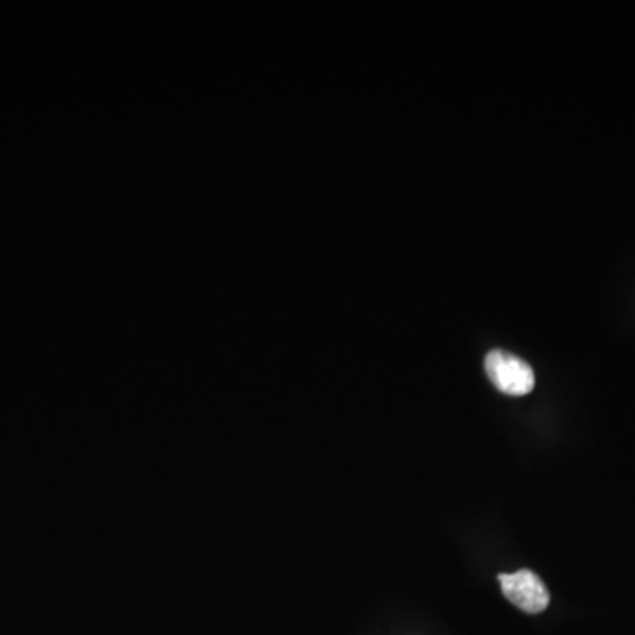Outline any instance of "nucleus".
<instances>
[{"label": "nucleus", "mask_w": 635, "mask_h": 635, "mask_svg": "<svg viewBox=\"0 0 635 635\" xmlns=\"http://www.w3.org/2000/svg\"><path fill=\"white\" fill-rule=\"evenodd\" d=\"M490 383L507 395H527L535 386V372L530 363L504 349H493L486 357Z\"/></svg>", "instance_id": "nucleus-1"}, {"label": "nucleus", "mask_w": 635, "mask_h": 635, "mask_svg": "<svg viewBox=\"0 0 635 635\" xmlns=\"http://www.w3.org/2000/svg\"><path fill=\"white\" fill-rule=\"evenodd\" d=\"M501 591L508 602L528 614H539L550 605V591L536 574L519 570L516 574H499Z\"/></svg>", "instance_id": "nucleus-2"}]
</instances>
